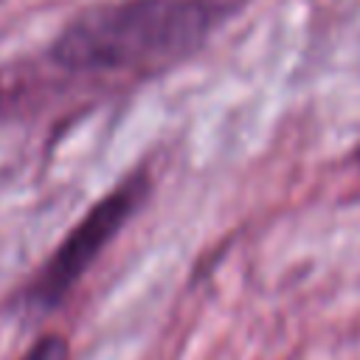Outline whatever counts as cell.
Instances as JSON below:
<instances>
[{
  "instance_id": "2",
  "label": "cell",
  "mask_w": 360,
  "mask_h": 360,
  "mask_svg": "<svg viewBox=\"0 0 360 360\" xmlns=\"http://www.w3.org/2000/svg\"><path fill=\"white\" fill-rule=\"evenodd\" d=\"M146 191L143 177H132L121 183L112 194L98 200L82 222L62 239V245L53 250V256L42 264L37 278L28 287V307L51 309L56 307L65 292L87 273V267L96 262V256L112 242V236L124 228V222L135 214Z\"/></svg>"
},
{
  "instance_id": "1",
  "label": "cell",
  "mask_w": 360,
  "mask_h": 360,
  "mask_svg": "<svg viewBox=\"0 0 360 360\" xmlns=\"http://www.w3.org/2000/svg\"><path fill=\"white\" fill-rule=\"evenodd\" d=\"M245 0H115L82 11L53 42L62 68L146 73L191 56Z\"/></svg>"
},
{
  "instance_id": "3",
  "label": "cell",
  "mask_w": 360,
  "mask_h": 360,
  "mask_svg": "<svg viewBox=\"0 0 360 360\" xmlns=\"http://www.w3.org/2000/svg\"><path fill=\"white\" fill-rule=\"evenodd\" d=\"M20 360H70V346L62 335H45Z\"/></svg>"
}]
</instances>
